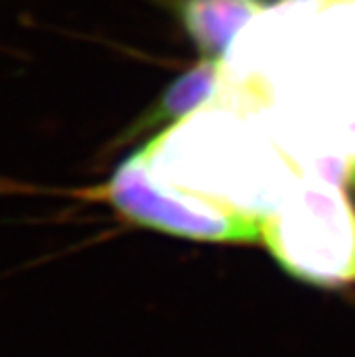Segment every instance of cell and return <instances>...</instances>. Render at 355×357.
Listing matches in <instances>:
<instances>
[{
  "mask_svg": "<svg viewBox=\"0 0 355 357\" xmlns=\"http://www.w3.org/2000/svg\"><path fill=\"white\" fill-rule=\"evenodd\" d=\"M268 7L270 0H178V17L202 56L220 60L238 32Z\"/></svg>",
  "mask_w": 355,
  "mask_h": 357,
  "instance_id": "2",
  "label": "cell"
},
{
  "mask_svg": "<svg viewBox=\"0 0 355 357\" xmlns=\"http://www.w3.org/2000/svg\"><path fill=\"white\" fill-rule=\"evenodd\" d=\"M336 139H338V150L347 160V169H349L347 182L355 184V103L338 116Z\"/></svg>",
  "mask_w": 355,
  "mask_h": 357,
  "instance_id": "4",
  "label": "cell"
},
{
  "mask_svg": "<svg viewBox=\"0 0 355 357\" xmlns=\"http://www.w3.org/2000/svg\"><path fill=\"white\" fill-rule=\"evenodd\" d=\"M276 261L319 287L355 284V206L338 182L315 172L294 178L262 222Z\"/></svg>",
  "mask_w": 355,
  "mask_h": 357,
  "instance_id": "1",
  "label": "cell"
},
{
  "mask_svg": "<svg viewBox=\"0 0 355 357\" xmlns=\"http://www.w3.org/2000/svg\"><path fill=\"white\" fill-rule=\"evenodd\" d=\"M220 84V64L212 58H202L195 67L178 75L160 94L156 105L139 120L135 131H148L154 126H169L182 122L190 114L210 103Z\"/></svg>",
  "mask_w": 355,
  "mask_h": 357,
  "instance_id": "3",
  "label": "cell"
}]
</instances>
